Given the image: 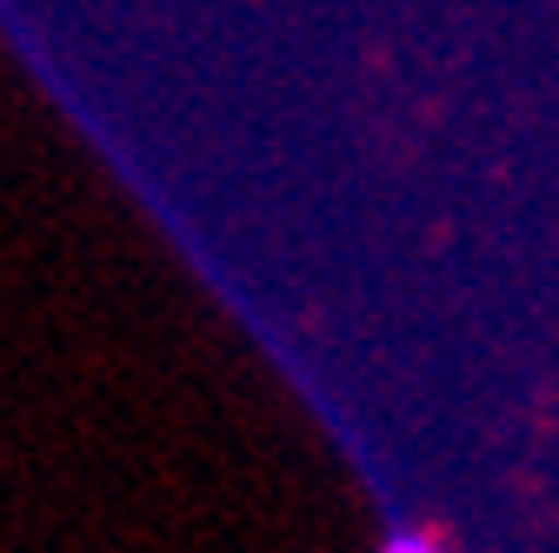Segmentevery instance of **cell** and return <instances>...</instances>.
<instances>
[{"label": "cell", "mask_w": 559, "mask_h": 553, "mask_svg": "<svg viewBox=\"0 0 559 553\" xmlns=\"http://www.w3.org/2000/svg\"><path fill=\"white\" fill-rule=\"evenodd\" d=\"M373 553H447V540L433 527H419V520H400V527H386L373 540Z\"/></svg>", "instance_id": "cell-1"}]
</instances>
